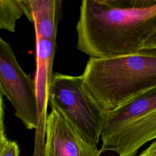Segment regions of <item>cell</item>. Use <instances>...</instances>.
I'll use <instances>...</instances> for the list:
<instances>
[{"label":"cell","mask_w":156,"mask_h":156,"mask_svg":"<svg viewBox=\"0 0 156 156\" xmlns=\"http://www.w3.org/2000/svg\"><path fill=\"white\" fill-rule=\"evenodd\" d=\"M155 30L156 0H83L77 48L95 58L134 54Z\"/></svg>","instance_id":"cell-1"},{"label":"cell","mask_w":156,"mask_h":156,"mask_svg":"<svg viewBox=\"0 0 156 156\" xmlns=\"http://www.w3.org/2000/svg\"><path fill=\"white\" fill-rule=\"evenodd\" d=\"M81 76L97 103L111 111L156 87V48L111 58H90Z\"/></svg>","instance_id":"cell-2"},{"label":"cell","mask_w":156,"mask_h":156,"mask_svg":"<svg viewBox=\"0 0 156 156\" xmlns=\"http://www.w3.org/2000/svg\"><path fill=\"white\" fill-rule=\"evenodd\" d=\"M156 139V87L136 95L108 112L101 135V154L135 156L149 141Z\"/></svg>","instance_id":"cell-3"},{"label":"cell","mask_w":156,"mask_h":156,"mask_svg":"<svg viewBox=\"0 0 156 156\" xmlns=\"http://www.w3.org/2000/svg\"><path fill=\"white\" fill-rule=\"evenodd\" d=\"M49 105L58 110L83 135L98 144L108 112L86 89L82 76L55 73L51 84Z\"/></svg>","instance_id":"cell-4"},{"label":"cell","mask_w":156,"mask_h":156,"mask_svg":"<svg viewBox=\"0 0 156 156\" xmlns=\"http://www.w3.org/2000/svg\"><path fill=\"white\" fill-rule=\"evenodd\" d=\"M0 91L12 104L15 115L29 130H36L38 105L34 79L17 61L10 44L0 38Z\"/></svg>","instance_id":"cell-5"},{"label":"cell","mask_w":156,"mask_h":156,"mask_svg":"<svg viewBox=\"0 0 156 156\" xmlns=\"http://www.w3.org/2000/svg\"><path fill=\"white\" fill-rule=\"evenodd\" d=\"M96 144L83 135L58 110L48 115L43 156H101Z\"/></svg>","instance_id":"cell-6"},{"label":"cell","mask_w":156,"mask_h":156,"mask_svg":"<svg viewBox=\"0 0 156 156\" xmlns=\"http://www.w3.org/2000/svg\"><path fill=\"white\" fill-rule=\"evenodd\" d=\"M55 51V41L35 38V72L34 80L38 105V122L35 130L34 148L32 156H43L46 140L47 109L52 68Z\"/></svg>","instance_id":"cell-7"},{"label":"cell","mask_w":156,"mask_h":156,"mask_svg":"<svg viewBox=\"0 0 156 156\" xmlns=\"http://www.w3.org/2000/svg\"><path fill=\"white\" fill-rule=\"evenodd\" d=\"M24 15L34 24L35 38L56 41L62 15L61 0H20Z\"/></svg>","instance_id":"cell-8"},{"label":"cell","mask_w":156,"mask_h":156,"mask_svg":"<svg viewBox=\"0 0 156 156\" xmlns=\"http://www.w3.org/2000/svg\"><path fill=\"white\" fill-rule=\"evenodd\" d=\"M24 15L20 0H0V27L14 32L16 21Z\"/></svg>","instance_id":"cell-9"},{"label":"cell","mask_w":156,"mask_h":156,"mask_svg":"<svg viewBox=\"0 0 156 156\" xmlns=\"http://www.w3.org/2000/svg\"><path fill=\"white\" fill-rule=\"evenodd\" d=\"M20 149L15 141L9 140L5 129H0V156H20Z\"/></svg>","instance_id":"cell-10"},{"label":"cell","mask_w":156,"mask_h":156,"mask_svg":"<svg viewBox=\"0 0 156 156\" xmlns=\"http://www.w3.org/2000/svg\"><path fill=\"white\" fill-rule=\"evenodd\" d=\"M156 48V30L147 39L144 44L143 49Z\"/></svg>","instance_id":"cell-11"},{"label":"cell","mask_w":156,"mask_h":156,"mask_svg":"<svg viewBox=\"0 0 156 156\" xmlns=\"http://www.w3.org/2000/svg\"><path fill=\"white\" fill-rule=\"evenodd\" d=\"M138 156H156V141L151 143Z\"/></svg>","instance_id":"cell-12"}]
</instances>
